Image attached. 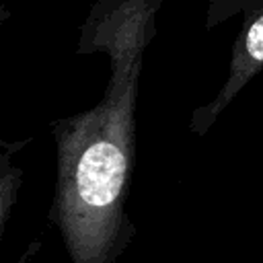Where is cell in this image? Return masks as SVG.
I'll return each mask as SVG.
<instances>
[{"instance_id": "6da1fadb", "label": "cell", "mask_w": 263, "mask_h": 263, "mask_svg": "<svg viewBox=\"0 0 263 263\" xmlns=\"http://www.w3.org/2000/svg\"><path fill=\"white\" fill-rule=\"evenodd\" d=\"M134 90L109 97L55 125L60 166L51 218L74 263H109L117 253L134 166Z\"/></svg>"}]
</instances>
